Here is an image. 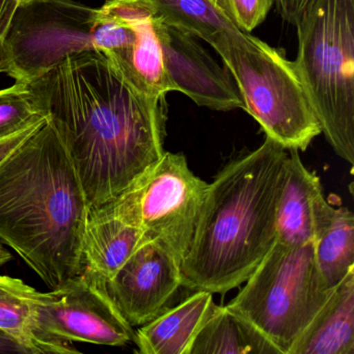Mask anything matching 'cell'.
I'll list each match as a JSON object with an SVG mask.
<instances>
[{"mask_svg":"<svg viewBox=\"0 0 354 354\" xmlns=\"http://www.w3.org/2000/svg\"><path fill=\"white\" fill-rule=\"evenodd\" d=\"M65 146L90 209L115 200L165 154L162 99L134 88L102 53H75L24 82Z\"/></svg>","mask_w":354,"mask_h":354,"instance_id":"6da1fadb","label":"cell"},{"mask_svg":"<svg viewBox=\"0 0 354 354\" xmlns=\"http://www.w3.org/2000/svg\"><path fill=\"white\" fill-rule=\"evenodd\" d=\"M90 207L48 120L0 162V239L51 289L80 274Z\"/></svg>","mask_w":354,"mask_h":354,"instance_id":"7a4b0ae2","label":"cell"},{"mask_svg":"<svg viewBox=\"0 0 354 354\" xmlns=\"http://www.w3.org/2000/svg\"><path fill=\"white\" fill-rule=\"evenodd\" d=\"M289 152L266 136L208 184L181 287L225 294L245 283L277 240V207Z\"/></svg>","mask_w":354,"mask_h":354,"instance_id":"3957f363","label":"cell"},{"mask_svg":"<svg viewBox=\"0 0 354 354\" xmlns=\"http://www.w3.org/2000/svg\"><path fill=\"white\" fill-rule=\"evenodd\" d=\"M295 64L321 131L354 163V0H310L295 24Z\"/></svg>","mask_w":354,"mask_h":354,"instance_id":"277c9868","label":"cell"},{"mask_svg":"<svg viewBox=\"0 0 354 354\" xmlns=\"http://www.w3.org/2000/svg\"><path fill=\"white\" fill-rule=\"evenodd\" d=\"M136 28L71 0H30L18 7L7 37L9 76L24 84L75 53L117 62L133 47Z\"/></svg>","mask_w":354,"mask_h":354,"instance_id":"5b68a950","label":"cell"},{"mask_svg":"<svg viewBox=\"0 0 354 354\" xmlns=\"http://www.w3.org/2000/svg\"><path fill=\"white\" fill-rule=\"evenodd\" d=\"M227 308L250 321L281 354H289L333 289L315 258L314 240L290 245L275 240Z\"/></svg>","mask_w":354,"mask_h":354,"instance_id":"8992f818","label":"cell"},{"mask_svg":"<svg viewBox=\"0 0 354 354\" xmlns=\"http://www.w3.org/2000/svg\"><path fill=\"white\" fill-rule=\"evenodd\" d=\"M248 111L266 136L306 151L321 131L294 62L250 34L217 49Z\"/></svg>","mask_w":354,"mask_h":354,"instance_id":"52a82bcc","label":"cell"},{"mask_svg":"<svg viewBox=\"0 0 354 354\" xmlns=\"http://www.w3.org/2000/svg\"><path fill=\"white\" fill-rule=\"evenodd\" d=\"M208 183L192 173L183 154L165 152L160 160L102 205L122 221L142 230L180 263L187 254Z\"/></svg>","mask_w":354,"mask_h":354,"instance_id":"ba28073f","label":"cell"},{"mask_svg":"<svg viewBox=\"0 0 354 354\" xmlns=\"http://www.w3.org/2000/svg\"><path fill=\"white\" fill-rule=\"evenodd\" d=\"M36 317L43 333L72 343L120 347L136 335L109 295L106 281L86 269L61 287L41 292Z\"/></svg>","mask_w":354,"mask_h":354,"instance_id":"9c48e42d","label":"cell"},{"mask_svg":"<svg viewBox=\"0 0 354 354\" xmlns=\"http://www.w3.org/2000/svg\"><path fill=\"white\" fill-rule=\"evenodd\" d=\"M181 263L154 240L145 239L106 283L109 295L132 327L156 318L181 287Z\"/></svg>","mask_w":354,"mask_h":354,"instance_id":"30bf717a","label":"cell"},{"mask_svg":"<svg viewBox=\"0 0 354 354\" xmlns=\"http://www.w3.org/2000/svg\"><path fill=\"white\" fill-rule=\"evenodd\" d=\"M155 26L173 92L182 93L198 106L213 111L243 109L233 77L196 42V37L165 24L158 14Z\"/></svg>","mask_w":354,"mask_h":354,"instance_id":"8fae6325","label":"cell"},{"mask_svg":"<svg viewBox=\"0 0 354 354\" xmlns=\"http://www.w3.org/2000/svg\"><path fill=\"white\" fill-rule=\"evenodd\" d=\"M101 11L128 19L136 28V41L125 57L113 64L130 84L145 95L163 99L171 91L157 35V13L147 0H107Z\"/></svg>","mask_w":354,"mask_h":354,"instance_id":"7c38bea8","label":"cell"},{"mask_svg":"<svg viewBox=\"0 0 354 354\" xmlns=\"http://www.w3.org/2000/svg\"><path fill=\"white\" fill-rule=\"evenodd\" d=\"M285 181L277 207V240L299 245L314 240L317 227L331 205L323 196L320 179L308 171L297 150H288Z\"/></svg>","mask_w":354,"mask_h":354,"instance_id":"4fadbf2b","label":"cell"},{"mask_svg":"<svg viewBox=\"0 0 354 354\" xmlns=\"http://www.w3.org/2000/svg\"><path fill=\"white\" fill-rule=\"evenodd\" d=\"M216 304L213 293L196 291L175 308H165L156 318L140 326L133 341L142 354H189L205 321Z\"/></svg>","mask_w":354,"mask_h":354,"instance_id":"5bb4252c","label":"cell"},{"mask_svg":"<svg viewBox=\"0 0 354 354\" xmlns=\"http://www.w3.org/2000/svg\"><path fill=\"white\" fill-rule=\"evenodd\" d=\"M146 239L142 230L103 207L90 209L82 248V269L109 281Z\"/></svg>","mask_w":354,"mask_h":354,"instance_id":"9a60e30c","label":"cell"},{"mask_svg":"<svg viewBox=\"0 0 354 354\" xmlns=\"http://www.w3.org/2000/svg\"><path fill=\"white\" fill-rule=\"evenodd\" d=\"M289 354H354V268L333 288Z\"/></svg>","mask_w":354,"mask_h":354,"instance_id":"2e32d148","label":"cell"},{"mask_svg":"<svg viewBox=\"0 0 354 354\" xmlns=\"http://www.w3.org/2000/svg\"><path fill=\"white\" fill-rule=\"evenodd\" d=\"M40 294L21 279L0 275V330L30 354L80 353L72 342L53 339L39 328L36 314Z\"/></svg>","mask_w":354,"mask_h":354,"instance_id":"e0dca14e","label":"cell"},{"mask_svg":"<svg viewBox=\"0 0 354 354\" xmlns=\"http://www.w3.org/2000/svg\"><path fill=\"white\" fill-rule=\"evenodd\" d=\"M189 354H281L250 321L231 308L215 306Z\"/></svg>","mask_w":354,"mask_h":354,"instance_id":"ac0fdd59","label":"cell"},{"mask_svg":"<svg viewBox=\"0 0 354 354\" xmlns=\"http://www.w3.org/2000/svg\"><path fill=\"white\" fill-rule=\"evenodd\" d=\"M161 19L215 49L242 38L241 32L213 0H147Z\"/></svg>","mask_w":354,"mask_h":354,"instance_id":"d6986e66","label":"cell"},{"mask_svg":"<svg viewBox=\"0 0 354 354\" xmlns=\"http://www.w3.org/2000/svg\"><path fill=\"white\" fill-rule=\"evenodd\" d=\"M315 258L329 288L333 289L354 268V215L347 207L331 206L317 227Z\"/></svg>","mask_w":354,"mask_h":354,"instance_id":"ffe728a7","label":"cell"},{"mask_svg":"<svg viewBox=\"0 0 354 354\" xmlns=\"http://www.w3.org/2000/svg\"><path fill=\"white\" fill-rule=\"evenodd\" d=\"M46 120L32 102L24 84L15 82L11 88L0 90V140L15 136Z\"/></svg>","mask_w":354,"mask_h":354,"instance_id":"44dd1931","label":"cell"},{"mask_svg":"<svg viewBox=\"0 0 354 354\" xmlns=\"http://www.w3.org/2000/svg\"><path fill=\"white\" fill-rule=\"evenodd\" d=\"M216 7L239 28L250 34L266 19L275 0H213Z\"/></svg>","mask_w":354,"mask_h":354,"instance_id":"7402d4cb","label":"cell"},{"mask_svg":"<svg viewBox=\"0 0 354 354\" xmlns=\"http://www.w3.org/2000/svg\"><path fill=\"white\" fill-rule=\"evenodd\" d=\"M19 5L20 0H0V74L9 75L7 37Z\"/></svg>","mask_w":354,"mask_h":354,"instance_id":"603a6c76","label":"cell"},{"mask_svg":"<svg viewBox=\"0 0 354 354\" xmlns=\"http://www.w3.org/2000/svg\"><path fill=\"white\" fill-rule=\"evenodd\" d=\"M310 0H275L277 10L285 21L295 24Z\"/></svg>","mask_w":354,"mask_h":354,"instance_id":"cb8c5ba5","label":"cell"},{"mask_svg":"<svg viewBox=\"0 0 354 354\" xmlns=\"http://www.w3.org/2000/svg\"><path fill=\"white\" fill-rule=\"evenodd\" d=\"M44 122L38 124V125L28 128V129L19 132V133L15 134V136H10V138H5V140H0V162H1L3 159L7 158L14 150H16L28 136H32Z\"/></svg>","mask_w":354,"mask_h":354,"instance_id":"d4e9b609","label":"cell"},{"mask_svg":"<svg viewBox=\"0 0 354 354\" xmlns=\"http://www.w3.org/2000/svg\"><path fill=\"white\" fill-rule=\"evenodd\" d=\"M1 353H28V350L18 343L13 337L0 330V354Z\"/></svg>","mask_w":354,"mask_h":354,"instance_id":"484cf974","label":"cell"},{"mask_svg":"<svg viewBox=\"0 0 354 354\" xmlns=\"http://www.w3.org/2000/svg\"><path fill=\"white\" fill-rule=\"evenodd\" d=\"M11 259L12 254H10L9 250H6V248L0 244V267L3 266L6 263L9 262Z\"/></svg>","mask_w":354,"mask_h":354,"instance_id":"4316f807","label":"cell"},{"mask_svg":"<svg viewBox=\"0 0 354 354\" xmlns=\"http://www.w3.org/2000/svg\"><path fill=\"white\" fill-rule=\"evenodd\" d=\"M28 1H30V0H20V5H21V3H28Z\"/></svg>","mask_w":354,"mask_h":354,"instance_id":"83f0119b","label":"cell"}]
</instances>
